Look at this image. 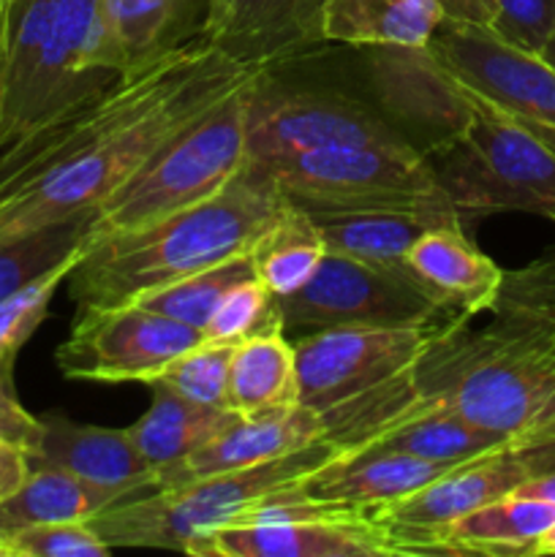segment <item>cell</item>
<instances>
[{"label":"cell","mask_w":555,"mask_h":557,"mask_svg":"<svg viewBox=\"0 0 555 557\" xmlns=\"http://www.w3.org/2000/svg\"><path fill=\"white\" fill-rule=\"evenodd\" d=\"M292 201L270 169L245 166L210 199L172 212L150 226L96 234L71 270V297L79 308H118L180 277L250 253L286 215Z\"/></svg>","instance_id":"1"},{"label":"cell","mask_w":555,"mask_h":557,"mask_svg":"<svg viewBox=\"0 0 555 557\" xmlns=\"http://www.w3.org/2000/svg\"><path fill=\"white\" fill-rule=\"evenodd\" d=\"M264 71L270 69L234 63L207 41L156 96L5 199L0 205V245L49 223L98 210L158 147Z\"/></svg>","instance_id":"2"},{"label":"cell","mask_w":555,"mask_h":557,"mask_svg":"<svg viewBox=\"0 0 555 557\" xmlns=\"http://www.w3.org/2000/svg\"><path fill=\"white\" fill-rule=\"evenodd\" d=\"M490 313L435 326L411 368L419 397L511 441L555 438V324L509 305Z\"/></svg>","instance_id":"3"},{"label":"cell","mask_w":555,"mask_h":557,"mask_svg":"<svg viewBox=\"0 0 555 557\" xmlns=\"http://www.w3.org/2000/svg\"><path fill=\"white\" fill-rule=\"evenodd\" d=\"M337 451L330 441H316L259 466L215 473L172 490L150 487L103 509L92 517L90 528L112 549L150 547L196 555L212 533L239 522L261 500L297 487Z\"/></svg>","instance_id":"4"},{"label":"cell","mask_w":555,"mask_h":557,"mask_svg":"<svg viewBox=\"0 0 555 557\" xmlns=\"http://www.w3.org/2000/svg\"><path fill=\"white\" fill-rule=\"evenodd\" d=\"M468 90V87H466ZM471 96L457 139L424 152L457 212H531L555 223V150L526 123Z\"/></svg>","instance_id":"5"},{"label":"cell","mask_w":555,"mask_h":557,"mask_svg":"<svg viewBox=\"0 0 555 557\" xmlns=\"http://www.w3.org/2000/svg\"><path fill=\"white\" fill-rule=\"evenodd\" d=\"M259 79L239 87L205 117L158 147L98 207L96 234L150 226L226 188L229 180L245 166V112Z\"/></svg>","instance_id":"6"},{"label":"cell","mask_w":555,"mask_h":557,"mask_svg":"<svg viewBox=\"0 0 555 557\" xmlns=\"http://www.w3.org/2000/svg\"><path fill=\"white\" fill-rule=\"evenodd\" d=\"M292 205L308 212H414L460 218L428 156L414 145H343L270 163Z\"/></svg>","instance_id":"7"},{"label":"cell","mask_w":555,"mask_h":557,"mask_svg":"<svg viewBox=\"0 0 555 557\" xmlns=\"http://www.w3.org/2000/svg\"><path fill=\"white\" fill-rule=\"evenodd\" d=\"M199 557H384L403 555L370 511L319 504L288 487L234 525L212 533Z\"/></svg>","instance_id":"8"},{"label":"cell","mask_w":555,"mask_h":557,"mask_svg":"<svg viewBox=\"0 0 555 557\" xmlns=\"http://www.w3.org/2000/svg\"><path fill=\"white\" fill-rule=\"evenodd\" d=\"M343 145H411L368 103L335 90L275 87L270 71L254 85L245 112V161L270 166L299 152Z\"/></svg>","instance_id":"9"},{"label":"cell","mask_w":555,"mask_h":557,"mask_svg":"<svg viewBox=\"0 0 555 557\" xmlns=\"http://www.w3.org/2000/svg\"><path fill=\"white\" fill-rule=\"evenodd\" d=\"M283 335L332 326H428L444 324L441 308L414 281L326 250L313 275L297 292L278 297Z\"/></svg>","instance_id":"10"},{"label":"cell","mask_w":555,"mask_h":557,"mask_svg":"<svg viewBox=\"0 0 555 557\" xmlns=\"http://www.w3.org/2000/svg\"><path fill=\"white\" fill-rule=\"evenodd\" d=\"M201 341L205 332L136 302L79 308L69 341L54 351V362L65 379L152 384Z\"/></svg>","instance_id":"11"},{"label":"cell","mask_w":555,"mask_h":557,"mask_svg":"<svg viewBox=\"0 0 555 557\" xmlns=\"http://www.w3.org/2000/svg\"><path fill=\"white\" fill-rule=\"evenodd\" d=\"M435 326H332L294 343L299 403L324 413L414 368Z\"/></svg>","instance_id":"12"},{"label":"cell","mask_w":555,"mask_h":557,"mask_svg":"<svg viewBox=\"0 0 555 557\" xmlns=\"http://www.w3.org/2000/svg\"><path fill=\"white\" fill-rule=\"evenodd\" d=\"M553 468L555 438L511 441L477 460L460 462L428 487L392 500L370 515L392 533L403 555H414L419 539L460 520L462 515L490 500L515 493L528 479L542 476Z\"/></svg>","instance_id":"13"},{"label":"cell","mask_w":555,"mask_h":557,"mask_svg":"<svg viewBox=\"0 0 555 557\" xmlns=\"http://www.w3.org/2000/svg\"><path fill=\"white\" fill-rule=\"evenodd\" d=\"M428 49L477 96L511 117L555 125V69L536 52L506 44L490 27L441 20Z\"/></svg>","instance_id":"14"},{"label":"cell","mask_w":555,"mask_h":557,"mask_svg":"<svg viewBox=\"0 0 555 557\" xmlns=\"http://www.w3.org/2000/svg\"><path fill=\"white\" fill-rule=\"evenodd\" d=\"M370 87L381 114L408 125L428 150L457 139L471 120V96L428 47H368ZM400 131V128H397Z\"/></svg>","instance_id":"15"},{"label":"cell","mask_w":555,"mask_h":557,"mask_svg":"<svg viewBox=\"0 0 555 557\" xmlns=\"http://www.w3.org/2000/svg\"><path fill=\"white\" fill-rule=\"evenodd\" d=\"M326 0H207L199 36L229 60L270 69L324 41Z\"/></svg>","instance_id":"16"},{"label":"cell","mask_w":555,"mask_h":557,"mask_svg":"<svg viewBox=\"0 0 555 557\" xmlns=\"http://www.w3.org/2000/svg\"><path fill=\"white\" fill-rule=\"evenodd\" d=\"M316 441H324V422H321V413L303 403L288 408H272V411L245 413L218 438L196 449L194 455L180 460L177 466L163 468L158 473L156 487L172 490L180 484L196 482V479L215 476V473L259 466V462L305 449Z\"/></svg>","instance_id":"17"},{"label":"cell","mask_w":555,"mask_h":557,"mask_svg":"<svg viewBox=\"0 0 555 557\" xmlns=\"http://www.w3.org/2000/svg\"><path fill=\"white\" fill-rule=\"evenodd\" d=\"M452 468L455 466L419 460L381 446H357V449H341L330 462L305 476L299 482V493L319 504L375 511L428 487Z\"/></svg>","instance_id":"18"},{"label":"cell","mask_w":555,"mask_h":557,"mask_svg":"<svg viewBox=\"0 0 555 557\" xmlns=\"http://www.w3.org/2000/svg\"><path fill=\"white\" fill-rule=\"evenodd\" d=\"M411 281L452 315L473 319L490 313L501 297L506 272L482 253L460 226L424 232L408 250Z\"/></svg>","instance_id":"19"},{"label":"cell","mask_w":555,"mask_h":557,"mask_svg":"<svg viewBox=\"0 0 555 557\" xmlns=\"http://www.w3.org/2000/svg\"><path fill=\"white\" fill-rule=\"evenodd\" d=\"M44 438L30 466L69 471L85 482L136 495L156 487L158 473L136 451L128 430L76 424L60 413L41 417Z\"/></svg>","instance_id":"20"},{"label":"cell","mask_w":555,"mask_h":557,"mask_svg":"<svg viewBox=\"0 0 555 557\" xmlns=\"http://www.w3.org/2000/svg\"><path fill=\"white\" fill-rule=\"evenodd\" d=\"M553 525V504L509 493L419 539L414 555H533Z\"/></svg>","instance_id":"21"},{"label":"cell","mask_w":555,"mask_h":557,"mask_svg":"<svg viewBox=\"0 0 555 557\" xmlns=\"http://www.w3.org/2000/svg\"><path fill=\"white\" fill-rule=\"evenodd\" d=\"M196 14H207V0H103L112 69L120 76H134L190 38H199L190 30Z\"/></svg>","instance_id":"22"},{"label":"cell","mask_w":555,"mask_h":557,"mask_svg":"<svg viewBox=\"0 0 555 557\" xmlns=\"http://www.w3.org/2000/svg\"><path fill=\"white\" fill-rule=\"evenodd\" d=\"M330 253L348 256L375 270L403 275L408 250L430 228L460 226V218L414 215V212H310Z\"/></svg>","instance_id":"23"},{"label":"cell","mask_w":555,"mask_h":557,"mask_svg":"<svg viewBox=\"0 0 555 557\" xmlns=\"http://www.w3.org/2000/svg\"><path fill=\"white\" fill-rule=\"evenodd\" d=\"M506 444H511V438L488 428H479L477 422L457 413L455 408L439 400L417 397L403 417L379 430L365 446H381V449L400 451V455H411L428 462H441V466H460V462L477 460V457L501 449Z\"/></svg>","instance_id":"24"},{"label":"cell","mask_w":555,"mask_h":557,"mask_svg":"<svg viewBox=\"0 0 555 557\" xmlns=\"http://www.w3.org/2000/svg\"><path fill=\"white\" fill-rule=\"evenodd\" d=\"M152 386V406L141 419H136L128 430L136 451L145 457L147 466L156 473L163 468L177 466L196 449L210 444L212 438L232 428L239 413L226 408L201 406L188 400L163 384Z\"/></svg>","instance_id":"25"},{"label":"cell","mask_w":555,"mask_h":557,"mask_svg":"<svg viewBox=\"0 0 555 557\" xmlns=\"http://www.w3.org/2000/svg\"><path fill=\"white\" fill-rule=\"evenodd\" d=\"M128 493L85 482L69 471L30 466V473L14 495L0 504V542L25 528L54 522H90Z\"/></svg>","instance_id":"26"},{"label":"cell","mask_w":555,"mask_h":557,"mask_svg":"<svg viewBox=\"0 0 555 557\" xmlns=\"http://www.w3.org/2000/svg\"><path fill=\"white\" fill-rule=\"evenodd\" d=\"M441 20L435 0H326L321 33L354 47H428Z\"/></svg>","instance_id":"27"},{"label":"cell","mask_w":555,"mask_h":557,"mask_svg":"<svg viewBox=\"0 0 555 557\" xmlns=\"http://www.w3.org/2000/svg\"><path fill=\"white\" fill-rule=\"evenodd\" d=\"M299 403L294 343L283 332L256 335L237 343L229 370V408L245 413L288 408Z\"/></svg>","instance_id":"28"},{"label":"cell","mask_w":555,"mask_h":557,"mask_svg":"<svg viewBox=\"0 0 555 557\" xmlns=\"http://www.w3.org/2000/svg\"><path fill=\"white\" fill-rule=\"evenodd\" d=\"M326 245L321 239L313 215L303 207L292 205L286 215L250 248L256 277L275 297L297 292L308 283L316 267L321 264Z\"/></svg>","instance_id":"29"},{"label":"cell","mask_w":555,"mask_h":557,"mask_svg":"<svg viewBox=\"0 0 555 557\" xmlns=\"http://www.w3.org/2000/svg\"><path fill=\"white\" fill-rule=\"evenodd\" d=\"M96 221L98 210H90L0 245V299L85 248L96 237Z\"/></svg>","instance_id":"30"},{"label":"cell","mask_w":555,"mask_h":557,"mask_svg":"<svg viewBox=\"0 0 555 557\" xmlns=\"http://www.w3.org/2000/svg\"><path fill=\"white\" fill-rule=\"evenodd\" d=\"M248 277H256V270L250 253H245L237 256V259L223 261V264L210 267V270L196 272V275L180 277V281L156 288L150 294H141L134 302L205 332L221 299L237 283L248 281Z\"/></svg>","instance_id":"31"},{"label":"cell","mask_w":555,"mask_h":557,"mask_svg":"<svg viewBox=\"0 0 555 557\" xmlns=\"http://www.w3.org/2000/svg\"><path fill=\"white\" fill-rule=\"evenodd\" d=\"M87 245L76 250L71 259H65L63 264L52 267V270L44 272L41 277H36V281H30L27 286L16 288L9 297L0 299V373L14 375L16 354L25 348V343L33 337V332L44 324L60 283L69 281L71 270H74L82 261V256L87 253Z\"/></svg>","instance_id":"32"},{"label":"cell","mask_w":555,"mask_h":557,"mask_svg":"<svg viewBox=\"0 0 555 557\" xmlns=\"http://www.w3.org/2000/svg\"><path fill=\"white\" fill-rule=\"evenodd\" d=\"M272 332H283L278 297L267 292L259 277H248L221 299L210 324H207L205 337L237 346L248 337L272 335Z\"/></svg>","instance_id":"33"},{"label":"cell","mask_w":555,"mask_h":557,"mask_svg":"<svg viewBox=\"0 0 555 557\" xmlns=\"http://www.w3.org/2000/svg\"><path fill=\"white\" fill-rule=\"evenodd\" d=\"M234 346L215 341H201L152 384H163L188 400L212 408H229V370H232Z\"/></svg>","instance_id":"34"},{"label":"cell","mask_w":555,"mask_h":557,"mask_svg":"<svg viewBox=\"0 0 555 557\" xmlns=\"http://www.w3.org/2000/svg\"><path fill=\"white\" fill-rule=\"evenodd\" d=\"M107 542L90 522H54V525L25 528L3 539V557H107Z\"/></svg>","instance_id":"35"},{"label":"cell","mask_w":555,"mask_h":557,"mask_svg":"<svg viewBox=\"0 0 555 557\" xmlns=\"http://www.w3.org/2000/svg\"><path fill=\"white\" fill-rule=\"evenodd\" d=\"M498 14L490 30L506 44L542 52L555 25V0H495Z\"/></svg>","instance_id":"36"},{"label":"cell","mask_w":555,"mask_h":557,"mask_svg":"<svg viewBox=\"0 0 555 557\" xmlns=\"http://www.w3.org/2000/svg\"><path fill=\"white\" fill-rule=\"evenodd\" d=\"M495 305L531 313L555 324V253L533 261L517 272H506L501 297Z\"/></svg>","instance_id":"37"},{"label":"cell","mask_w":555,"mask_h":557,"mask_svg":"<svg viewBox=\"0 0 555 557\" xmlns=\"http://www.w3.org/2000/svg\"><path fill=\"white\" fill-rule=\"evenodd\" d=\"M44 422L20 406L14 392V375L0 373V441L16 446L33 457L41 446Z\"/></svg>","instance_id":"38"},{"label":"cell","mask_w":555,"mask_h":557,"mask_svg":"<svg viewBox=\"0 0 555 557\" xmlns=\"http://www.w3.org/2000/svg\"><path fill=\"white\" fill-rule=\"evenodd\" d=\"M435 3L444 20L462 22V25L493 27L495 14H498L495 0H435Z\"/></svg>","instance_id":"39"},{"label":"cell","mask_w":555,"mask_h":557,"mask_svg":"<svg viewBox=\"0 0 555 557\" xmlns=\"http://www.w3.org/2000/svg\"><path fill=\"white\" fill-rule=\"evenodd\" d=\"M30 473V457L16 446L0 441V504L22 487Z\"/></svg>","instance_id":"40"},{"label":"cell","mask_w":555,"mask_h":557,"mask_svg":"<svg viewBox=\"0 0 555 557\" xmlns=\"http://www.w3.org/2000/svg\"><path fill=\"white\" fill-rule=\"evenodd\" d=\"M515 495H520V498L544 500V504L555 506V468H553V471L542 473V476L528 479L526 484H520V487L515 490Z\"/></svg>","instance_id":"41"},{"label":"cell","mask_w":555,"mask_h":557,"mask_svg":"<svg viewBox=\"0 0 555 557\" xmlns=\"http://www.w3.org/2000/svg\"><path fill=\"white\" fill-rule=\"evenodd\" d=\"M517 120H520V117H517ZM520 123H526V125H528V128H531V131H533V134H536V136H539V139H542V141H544V145H547V147H553V150H555V125H544V123H531V120H520Z\"/></svg>","instance_id":"42"},{"label":"cell","mask_w":555,"mask_h":557,"mask_svg":"<svg viewBox=\"0 0 555 557\" xmlns=\"http://www.w3.org/2000/svg\"><path fill=\"white\" fill-rule=\"evenodd\" d=\"M533 555H555V525L533 544Z\"/></svg>","instance_id":"43"},{"label":"cell","mask_w":555,"mask_h":557,"mask_svg":"<svg viewBox=\"0 0 555 557\" xmlns=\"http://www.w3.org/2000/svg\"><path fill=\"white\" fill-rule=\"evenodd\" d=\"M539 54H542V58L547 60V63L553 65V69H555V25H553V33H550L547 44H544V47H542V52H539Z\"/></svg>","instance_id":"44"},{"label":"cell","mask_w":555,"mask_h":557,"mask_svg":"<svg viewBox=\"0 0 555 557\" xmlns=\"http://www.w3.org/2000/svg\"><path fill=\"white\" fill-rule=\"evenodd\" d=\"M0 557H3V542H0Z\"/></svg>","instance_id":"45"}]
</instances>
